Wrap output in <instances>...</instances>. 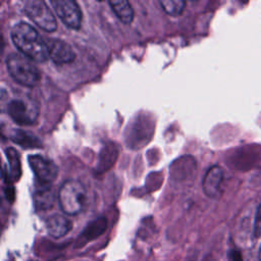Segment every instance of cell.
Returning a JSON list of instances; mask_svg holds the SVG:
<instances>
[{
  "label": "cell",
  "instance_id": "cell-1",
  "mask_svg": "<svg viewBox=\"0 0 261 261\" xmlns=\"http://www.w3.org/2000/svg\"><path fill=\"white\" fill-rule=\"evenodd\" d=\"M11 40L14 46L28 58L37 62L46 61L49 58L47 42L29 23L20 21L11 30Z\"/></svg>",
  "mask_w": 261,
  "mask_h": 261
},
{
  "label": "cell",
  "instance_id": "cell-2",
  "mask_svg": "<svg viewBox=\"0 0 261 261\" xmlns=\"http://www.w3.org/2000/svg\"><path fill=\"white\" fill-rule=\"evenodd\" d=\"M57 198L61 210L68 215H76L82 212L88 202L85 187L74 179L66 180L61 185Z\"/></svg>",
  "mask_w": 261,
  "mask_h": 261
},
{
  "label": "cell",
  "instance_id": "cell-3",
  "mask_svg": "<svg viewBox=\"0 0 261 261\" xmlns=\"http://www.w3.org/2000/svg\"><path fill=\"white\" fill-rule=\"evenodd\" d=\"M6 66L11 77L25 87H34L41 80V73L36 65L24 55L10 53L6 57Z\"/></svg>",
  "mask_w": 261,
  "mask_h": 261
},
{
  "label": "cell",
  "instance_id": "cell-4",
  "mask_svg": "<svg viewBox=\"0 0 261 261\" xmlns=\"http://www.w3.org/2000/svg\"><path fill=\"white\" fill-rule=\"evenodd\" d=\"M24 12L44 31L53 32L57 29L56 19L46 2L42 0H29L24 3Z\"/></svg>",
  "mask_w": 261,
  "mask_h": 261
},
{
  "label": "cell",
  "instance_id": "cell-5",
  "mask_svg": "<svg viewBox=\"0 0 261 261\" xmlns=\"http://www.w3.org/2000/svg\"><path fill=\"white\" fill-rule=\"evenodd\" d=\"M51 5L54 8L60 20L71 30L81 28L83 14L75 1L72 0H52Z\"/></svg>",
  "mask_w": 261,
  "mask_h": 261
},
{
  "label": "cell",
  "instance_id": "cell-6",
  "mask_svg": "<svg viewBox=\"0 0 261 261\" xmlns=\"http://www.w3.org/2000/svg\"><path fill=\"white\" fill-rule=\"evenodd\" d=\"M7 111L11 119L20 125H29L36 121L38 108L32 102L23 99H13L8 103Z\"/></svg>",
  "mask_w": 261,
  "mask_h": 261
},
{
  "label": "cell",
  "instance_id": "cell-7",
  "mask_svg": "<svg viewBox=\"0 0 261 261\" xmlns=\"http://www.w3.org/2000/svg\"><path fill=\"white\" fill-rule=\"evenodd\" d=\"M28 160L32 170L40 182L50 184L57 176L58 168L51 159L36 154L29 156Z\"/></svg>",
  "mask_w": 261,
  "mask_h": 261
},
{
  "label": "cell",
  "instance_id": "cell-8",
  "mask_svg": "<svg viewBox=\"0 0 261 261\" xmlns=\"http://www.w3.org/2000/svg\"><path fill=\"white\" fill-rule=\"evenodd\" d=\"M49 57L56 64L69 63L74 60L75 53L69 44L61 40L51 39L47 42Z\"/></svg>",
  "mask_w": 261,
  "mask_h": 261
},
{
  "label": "cell",
  "instance_id": "cell-9",
  "mask_svg": "<svg viewBox=\"0 0 261 261\" xmlns=\"http://www.w3.org/2000/svg\"><path fill=\"white\" fill-rule=\"evenodd\" d=\"M223 182V170L214 165L210 167L203 178V191L209 198L216 199L221 195Z\"/></svg>",
  "mask_w": 261,
  "mask_h": 261
},
{
  "label": "cell",
  "instance_id": "cell-10",
  "mask_svg": "<svg viewBox=\"0 0 261 261\" xmlns=\"http://www.w3.org/2000/svg\"><path fill=\"white\" fill-rule=\"evenodd\" d=\"M107 226V220L104 217H100L89 223L84 231L80 234L76 240L75 248H80L85 246L88 242L93 241L94 239L98 238L100 234L104 232Z\"/></svg>",
  "mask_w": 261,
  "mask_h": 261
},
{
  "label": "cell",
  "instance_id": "cell-11",
  "mask_svg": "<svg viewBox=\"0 0 261 261\" xmlns=\"http://www.w3.org/2000/svg\"><path fill=\"white\" fill-rule=\"evenodd\" d=\"M72 223L65 216L60 214H55L50 216L46 221L47 232L55 239L64 237L71 229Z\"/></svg>",
  "mask_w": 261,
  "mask_h": 261
},
{
  "label": "cell",
  "instance_id": "cell-12",
  "mask_svg": "<svg viewBox=\"0 0 261 261\" xmlns=\"http://www.w3.org/2000/svg\"><path fill=\"white\" fill-rule=\"evenodd\" d=\"M55 195L49 184L41 182V187L37 188L34 193V203L38 210H48L53 207Z\"/></svg>",
  "mask_w": 261,
  "mask_h": 261
},
{
  "label": "cell",
  "instance_id": "cell-13",
  "mask_svg": "<svg viewBox=\"0 0 261 261\" xmlns=\"http://www.w3.org/2000/svg\"><path fill=\"white\" fill-rule=\"evenodd\" d=\"M11 140L22 148H39L41 141L34 134L21 129H14L11 134Z\"/></svg>",
  "mask_w": 261,
  "mask_h": 261
},
{
  "label": "cell",
  "instance_id": "cell-14",
  "mask_svg": "<svg viewBox=\"0 0 261 261\" xmlns=\"http://www.w3.org/2000/svg\"><path fill=\"white\" fill-rule=\"evenodd\" d=\"M114 13L124 23H130L134 19V9L128 1H109Z\"/></svg>",
  "mask_w": 261,
  "mask_h": 261
},
{
  "label": "cell",
  "instance_id": "cell-15",
  "mask_svg": "<svg viewBox=\"0 0 261 261\" xmlns=\"http://www.w3.org/2000/svg\"><path fill=\"white\" fill-rule=\"evenodd\" d=\"M5 153L9 162V174L13 180H17L21 173L18 153L13 148H7L5 150Z\"/></svg>",
  "mask_w": 261,
  "mask_h": 261
},
{
  "label": "cell",
  "instance_id": "cell-16",
  "mask_svg": "<svg viewBox=\"0 0 261 261\" xmlns=\"http://www.w3.org/2000/svg\"><path fill=\"white\" fill-rule=\"evenodd\" d=\"M160 5L162 6L163 10L172 16L179 15L186 5V2L182 0H161Z\"/></svg>",
  "mask_w": 261,
  "mask_h": 261
},
{
  "label": "cell",
  "instance_id": "cell-17",
  "mask_svg": "<svg viewBox=\"0 0 261 261\" xmlns=\"http://www.w3.org/2000/svg\"><path fill=\"white\" fill-rule=\"evenodd\" d=\"M254 236H255V238H261V205L258 206L256 215H255Z\"/></svg>",
  "mask_w": 261,
  "mask_h": 261
},
{
  "label": "cell",
  "instance_id": "cell-18",
  "mask_svg": "<svg viewBox=\"0 0 261 261\" xmlns=\"http://www.w3.org/2000/svg\"><path fill=\"white\" fill-rule=\"evenodd\" d=\"M229 261H243L241 252L238 250H231L229 253Z\"/></svg>",
  "mask_w": 261,
  "mask_h": 261
},
{
  "label": "cell",
  "instance_id": "cell-19",
  "mask_svg": "<svg viewBox=\"0 0 261 261\" xmlns=\"http://www.w3.org/2000/svg\"><path fill=\"white\" fill-rule=\"evenodd\" d=\"M259 260L261 261V246H260V249H259Z\"/></svg>",
  "mask_w": 261,
  "mask_h": 261
}]
</instances>
